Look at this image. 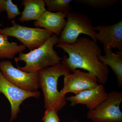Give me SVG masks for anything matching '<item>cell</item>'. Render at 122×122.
<instances>
[{"instance_id": "5bb4252c", "label": "cell", "mask_w": 122, "mask_h": 122, "mask_svg": "<svg viewBox=\"0 0 122 122\" xmlns=\"http://www.w3.org/2000/svg\"><path fill=\"white\" fill-rule=\"evenodd\" d=\"M21 5L24 9L19 20L22 22L37 20L46 10L44 0H23Z\"/></svg>"}, {"instance_id": "9a60e30c", "label": "cell", "mask_w": 122, "mask_h": 122, "mask_svg": "<svg viewBox=\"0 0 122 122\" xmlns=\"http://www.w3.org/2000/svg\"><path fill=\"white\" fill-rule=\"evenodd\" d=\"M9 37L0 34V59H13L18 54L26 49L23 45L17 42L9 41Z\"/></svg>"}, {"instance_id": "9c48e42d", "label": "cell", "mask_w": 122, "mask_h": 122, "mask_svg": "<svg viewBox=\"0 0 122 122\" xmlns=\"http://www.w3.org/2000/svg\"><path fill=\"white\" fill-rule=\"evenodd\" d=\"M98 82L97 79L94 75L76 69L72 74L64 76L63 87L60 92L65 96L69 93L77 94L84 91L95 88L98 85Z\"/></svg>"}, {"instance_id": "8992f818", "label": "cell", "mask_w": 122, "mask_h": 122, "mask_svg": "<svg viewBox=\"0 0 122 122\" xmlns=\"http://www.w3.org/2000/svg\"><path fill=\"white\" fill-rule=\"evenodd\" d=\"M122 92L113 91L106 100L93 110H89L87 118L93 122H122Z\"/></svg>"}, {"instance_id": "8fae6325", "label": "cell", "mask_w": 122, "mask_h": 122, "mask_svg": "<svg viewBox=\"0 0 122 122\" xmlns=\"http://www.w3.org/2000/svg\"><path fill=\"white\" fill-rule=\"evenodd\" d=\"M108 96L104 85L98 84L95 88L82 92L77 94L69 96L66 100L71 106L79 104L85 105L89 110H93L106 100Z\"/></svg>"}, {"instance_id": "ba28073f", "label": "cell", "mask_w": 122, "mask_h": 122, "mask_svg": "<svg viewBox=\"0 0 122 122\" xmlns=\"http://www.w3.org/2000/svg\"><path fill=\"white\" fill-rule=\"evenodd\" d=\"M0 93L3 94L11 106V120L15 119L20 112V106L24 100L30 97L38 98V91L30 92L18 88L9 81L0 70Z\"/></svg>"}, {"instance_id": "e0dca14e", "label": "cell", "mask_w": 122, "mask_h": 122, "mask_svg": "<svg viewBox=\"0 0 122 122\" xmlns=\"http://www.w3.org/2000/svg\"><path fill=\"white\" fill-rule=\"evenodd\" d=\"M5 11L7 13V17L9 20H14L21 14L17 5L14 4L12 0H0V13Z\"/></svg>"}, {"instance_id": "30bf717a", "label": "cell", "mask_w": 122, "mask_h": 122, "mask_svg": "<svg viewBox=\"0 0 122 122\" xmlns=\"http://www.w3.org/2000/svg\"><path fill=\"white\" fill-rule=\"evenodd\" d=\"M97 41L111 49L122 52V20L111 25H97L94 27Z\"/></svg>"}, {"instance_id": "ac0fdd59", "label": "cell", "mask_w": 122, "mask_h": 122, "mask_svg": "<svg viewBox=\"0 0 122 122\" xmlns=\"http://www.w3.org/2000/svg\"><path fill=\"white\" fill-rule=\"evenodd\" d=\"M77 4H81L98 9H107L115 5L118 0H75Z\"/></svg>"}, {"instance_id": "7c38bea8", "label": "cell", "mask_w": 122, "mask_h": 122, "mask_svg": "<svg viewBox=\"0 0 122 122\" xmlns=\"http://www.w3.org/2000/svg\"><path fill=\"white\" fill-rule=\"evenodd\" d=\"M67 14L64 13L52 12L46 10L37 20L34 22L37 28H43L58 36L65 26Z\"/></svg>"}, {"instance_id": "6da1fadb", "label": "cell", "mask_w": 122, "mask_h": 122, "mask_svg": "<svg viewBox=\"0 0 122 122\" xmlns=\"http://www.w3.org/2000/svg\"><path fill=\"white\" fill-rule=\"evenodd\" d=\"M57 45L68 53L69 57L64 56L61 63L70 72L82 69L94 75L99 84L107 83L109 71L108 66L99 60L102 51L97 42L84 37H79L74 44L59 43Z\"/></svg>"}, {"instance_id": "277c9868", "label": "cell", "mask_w": 122, "mask_h": 122, "mask_svg": "<svg viewBox=\"0 0 122 122\" xmlns=\"http://www.w3.org/2000/svg\"><path fill=\"white\" fill-rule=\"evenodd\" d=\"M65 26L58 38L59 43L73 44L76 42L79 35L85 34L89 36L95 42L94 27L91 20L87 15L72 12L67 14Z\"/></svg>"}, {"instance_id": "2e32d148", "label": "cell", "mask_w": 122, "mask_h": 122, "mask_svg": "<svg viewBox=\"0 0 122 122\" xmlns=\"http://www.w3.org/2000/svg\"><path fill=\"white\" fill-rule=\"evenodd\" d=\"M48 11L52 12L64 13L66 14L72 12L71 3L73 0H44Z\"/></svg>"}, {"instance_id": "4fadbf2b", "label": "cell", "mask_w": 122, "mask_h": 122, "mask_svg": "<svg viewBox=\"0 0 122 122\" xmlns=\"http://www.w3.org/2000/svg\"><path fill=\"white\" fill-rule=\"evenodd\" d=\"M103 46L105 55L99 56V60L105 65L110 66L117 78L118 86L121 87L122 86V52L114 53L111 48Z\"/></svg>"}, {"instance_id": "d6986e66", "label": "cell", "mask_w": 122, "mask_h": 122, "mask_svg": "<svg viewBox=\"0 0 122 122\" xmlns=\"http://www.w3.org/2000/svg\"><path fill=\"white\" fill-rule=\"evenodd\" d=\"M57 112L54 109H46L42 118L43 122H60Z\"/></svg>"}, {"instance_id": "3957f363", "label": "cell", "mask_w": 122, "mask_h": 122, "mask_svg": "<svg viewBox=\"0 0 122 122\" xmlns=\"http://www.w3.org/2000/svg\"><path fill=\"white\" fill-rule=\"evenodd\" d=\"M58 37L53 34L39 48L26 53L21 52L19 56L14 57L15 61H23L25 66L17 68L27 72H38L44 68L61 63L62 58L59 57L54 49L58 42Z\"/></svg>"}, {"instance_id": "ffe728a7", "label": "cell", "mask_w": 122, "mask_h": 122, "mask_svg": "<svg viewBox=\"0 0 122 122\" xmlns=\"http://www.w3.org/2000/svg\"></svg>"}, {"instance_id": "5b68a950", "label": "cell", "mask_w": 122, "mask_h": 122, "mask_svg": "<svg viewBox=\"0 0 122 122\" xmlns=\"http://www.w3.org/2000/svg\"><path fill=\"white\" fill-rule=\"evenodd\" d=\"M12 23L11 27L0 28V34L15 38L30 51L43 45L53 34L44 29L21 25L14 20Z\"/></svg>"}, {"instance_id": "52a82bcc", "label": "cell", "mask_w": 122, "mask_h": 122, "mask_svg": "<svg viewBox=\"0 0 122 122\" xmlns=\"http://www.w3.org/2000/svg\"><path fill=\"white\" fill-rule=\"evenodd\" d=\"M0 70L7 80L21 89L33 92L40 87L38 72L22 71L15 68L9 61L0 62Z\"/></svg>"}, {"instance_id": "7a4b0ae2", "label": "cell", "mask_w": 122, "mask_h": 122, "mask_svg": "<svg viewBox=\"0 0 122 122\" xmlns=\"http://www.w3.org/2000/svg\"><path fill=\"white\" fill-rule=\"evenodd\" d=\"M70 72L61 63L38 71L39 87L44 94L46 109H54L59 111L66 105V96L62 95L58 90V81L60 77Z\"/></svg>"}]
</instances>
